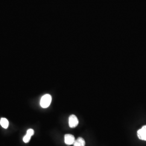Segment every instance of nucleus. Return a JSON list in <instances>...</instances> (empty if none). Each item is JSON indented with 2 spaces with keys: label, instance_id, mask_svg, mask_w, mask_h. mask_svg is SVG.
<instances>
[{
  "label": "nucleus",
  "instance_id": "obj_1",
  "mask_svg": "<svg viewBox=\"0 0 146 146\" xmlns=\"http://www.w3.org/2000/svg\"><path fill=\"white\" fill-rule=\"evenodd\" d=\"M52 98L50 95L46 94L43 95L40 101V105L43 108H47L51 104Z\"/></svg>",
  "mask_w": 146,
  "mask_h": 146
},
{
  "label": "nucleus",
  "instance_id": "obj_2",
  "mask_svg": "<svg viewBox=\"0 0 146 146\" xmlns=\"http://www.w3.org/2000/svg\"><path fill=\"white\" fill-rule=\"evenodd\" d=\"M78 120L75 115H71L69 117V125L70 128H75L78 125Z\"/></svg>",
  "mask_w": 146,
  "mask_h": 146
},
{
  "label": "nucleus",
  "instance_id": "obj_3",
  "mask_svg": "<svg viewBox=\"0 0 146 146\" xmlns=\"http://www.w3.org/2000/svg\"><path fill=\"white\" fill-rule=\"evenodd\" d=\"M137 135L139 139L146 141V125L143 126L141 129L137 131Z\"/></svg>",
  "mask_w": 146,
  "mask_h": 146
},
{
  "label": "nucleus",
  "instance_id": "obj_4",
  "mask_svg": "<svg viewBox=\"0 0 146 146\" xmlns=\"http://www.w3.org/2000/svg\"><path fill=\"white\" fill-rule=\"evenodd\" d=\"M75 141L74 136L72 134H66L64 135V142L67 145H74Z\"/></svg>",
  "mask_w": 146,
  "mask_h": 146
},
{
  "label": "nucleus",
  "instance_id": "obj_5",
  "mask_svg": "<svg viewBox=\"0 0 146 146\" xmlns=\"http://www.w3.org/2000/svg\"><path fill=\"white\" fill-rule=\"evenodd\" d=\"M34 134V131L33 129H29L27 131L26 135L23 138V141L25 143H28L31 140V137Z\"/></svg>",
  "mask_w": 146,
  "mask_h": 146
},
{
  "label": "nucleus",
  "instance_id": "obj_6",
  "mask_svg": "<svg viewBox=\"0 0 146 146\" xmlns=\"http://www.w3.org/2000/svg\"><path fill=\"white\" fill-rule=\"evenodd\" d=\"M86 142L82 137H78V138L74 143V146H85Z\"/></svg>",
  "mask_w": 146,
  "mask_h": 146
},
{
  "label": "nucleus",
  "instance_id": "obj_7",
  "mask_svg": "<svg viewBox=\"0 0 146 146\" xmlns=\"http://www.w3.org/2000/svg\"><path fill=\"white\" fill-rule=\"evenodd\" d=\"M0 125L5 129H7L9 126V121L5 118H1L0 120Z\"/></svg>",
  "mask_w": 146,
  "mask_h": 146
}]
</instances>
